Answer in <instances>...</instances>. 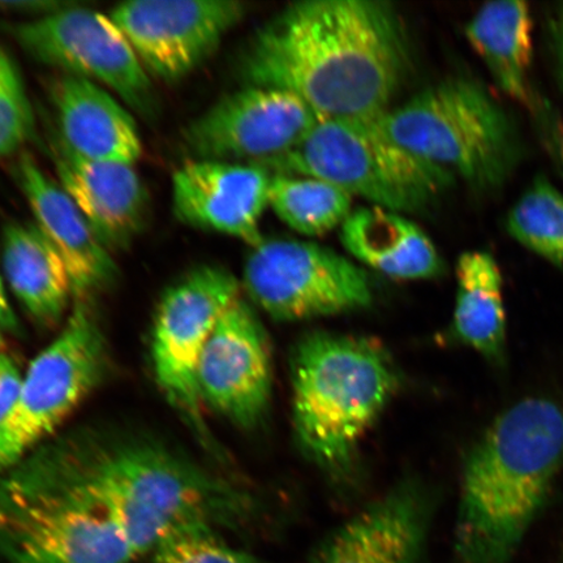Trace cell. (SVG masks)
Segmentation results:
<instances>
[{
  "mask_svg": "<svg viewBox=\"0 0 563 563\" xmlns=\"http://www.w3.org/2000/svg\"><path fill=\"white\" fill-rule=\"evenodd\" d=\"M13 176L30 203L34 223L66 264L74 302H91L117 279L112 253L97 238L65 189L41 170L31 154H21Z\"/></svg>",
  "mask_w": 563,
  "mask_h": 563,
  "instance_id": "16",
  "label": "cell"
},
{
  "mask_svg": "<svg viewBox=\"0 0 563 563\" xmlns=\"http://www.w3.org/2000/svg\"><path fill=\"white\" fill-rule=\"evenodd\" d=\"M398 385L396 365L375 341L323 332L306 335L292 356L294 424L300 445L323 468L349 466Z\"/></svg>",
  "mask_w": 563,
  "mask_h": 563,
  "instance_id": "4",
  "label": "cell"
},
{
  "mask_svg": "<svg viewBox=\"0 0 563 563\" xmlns=\"http://www.w3.org/2000/svg\"><path fill=\"white\" fill-rule=\"evenodd\" d=\"M410 66L396 7L383 0H305L267 21L239 60L246 86L286 90L321 119H375Z\"/></svg>",
  "mask_w": 563,
  "mask_h": 563,
  "instance_id": "2",
  "label": "cell"
},
{
  "mask_svg": "<svg viewBox=\"0 0 563 563\" xmlns=\"http://www.w3.org/2000/svg\"><path fill=\"white\" fill-rule=\"evenodd\" d=\"M245 291L278 321H301L356 311L371 305L367 274L325 246L264 241L252 249L243 274Z\"/></svg>",
  "mask_w": 563,
  "mask_h": 563,
  "instance_id": "9",
  "label": "cell"
},
{
  "mask_svg": "<svg viewBox=\"0 0 563 563\" xmlns=\"http://www.w3.org/2000/svg\"><path fill=\"white\" fill-rule=\"evenodd\" d=\"M76 5L80 4L76 2H58V0H21V2H0V10L44 19Z\"/></svg>",
  "mask_w": 563,
  "mask_h": 563,
  "instance_id": "31",
  "label": "cell"
},
{
  "mask_svg": "<svg viewBox=\"0 0 563 563\" xmlns=\"http://www.w3.org/2000/svg\"><path fill=\"white\" fill-rule=\"evenodd\" d=\"M0 477L100 514L136 559L153 552L176 527H213L244 510L239 493L178 450L112 429L84 428L46 442Z\"/></svg>",
  "mask_w": 563,
  "mask_h": 563,
  "instance_id": "1",
  "label": "cell"
},
{
  "mask_svg": "<svg viewBox=\"0 0 563 563\" xmlns=\"http://www.w3.org/2000/svg\"><path fill=\"white\" fill-rule=\"evenodd\" d=\"M23 377L15 361L7 354H0V426L18 402Z\"/></svg>",
  "mask_w": 563,
  "mask_h": 563,
  "instance_id": "29",
  "label": "cell"
},
{
  "mask_svg": "<svg viewBox=\"0 0 563 563\" xmlns=\"http://www.w3.org/2000/svg\"><path fill=\"white\" fill-rule=\"evenodd\" d=\"M453 334L495 367L508 361L501 269L487 252L462 253L456 263Z\"/></svg>",
  "mask_w": 563,
  "mask_h": 563,
  "instance_id": "23",
  "label": "cell"
},
{
  "mask_svg": "<svg viewBox=\"0 0 563 563\" xmlns=\"http://www.w3.org/2000/svg\"><path fill=\"white\" fill-rule=\"evenodd\" d=\"M48 146L60 187L97 238L111 253L126 249L143 231L150 209L135 165L80 158L67 150L55 131Z\"/></svg>",
  "mask_w": 563,
  "mask_h": 563,
  "instance_id": "17",
  "label": "cell"
},
{
  "mask_svg": "<svg viewBox=\"0 0 563 563\" xmlns=\"http://www.w3.org/2000/svg\"><path fill=\"white\" fill-rule=\"evenodd\" d=\"M152 553L153 563H262L223 543L213 527L203 523L174 528Z\"/></svg>",
  "mask_w": 563,
  "mask_h": 563,
  "instance_id": "26",
  "label": "cell"
},
{
  "mask_svg": "<svg viewBox=\"0 0 563 563\" xmlns=\"http://www.w3.org/2000/svg\"><path fill=\"white\" fill-rule=\"evenodd\" d=\"M269 207L288 228L316 238L342 228L352 213V196L325 180L276 174Z\"/></svg>",
  "mask_w": 563,
  "mask_h": 563,
  "instance_id": "24",
  "label": "cell"
},
{
  "mask_svg": "<svg viewBox=\"0 0 563 563\" xmlns=\"http://www.w3.org/2000/svg\"><path fill=\"white\" fill-rule=\"evenodd\" d=\"M0 269H2V260H0ZM18 333L19 321L15 312L10 306L3 285L2 272H0V333Z\"/></svg>",
  "mask_w": 563,
  "mask_h": 563,
  "instance_id": "32",
  "label": "cell"
},
{
  "mask_svg": "<svg viewBox=\"0 0 563 563\" xmlns=\"http://www.w3.org/2000/svg\"><path fill=\"white\" fill-rule=\"evenodd\" d=\"M10 33L35 60L101 84L141 117L157 115L151 75L110 16L76 5L12 25Z\"/></svg>",
  "mask_w": 563,
  "mask_h": 563,
  "instance_id": "10",
  "label": "cell"
},
{
  "mask_svg": "<svg viewBox=\"0 0 563 563\" xmlns=\"http://www.w3.org/2000/svg\"><path fill=\"white\" fill-rule=\"evenodd\" d=\"M0 554L10 563H130L135 554L100 514L0 477Z\"/></svg>",
  "mask_w": 563,
  "mask_h": 563,
  "instance_id": "11",
  "label": "cell"
},
{
  "mask_svg": "<svg viewBox=\"0 0 563 563\" xmlns=\"http://www.w3.org/2000/svg\"><path fill=\"white\" fill-rule=\"evenodd\" d=\"M429 516L418 485H398L344 523L313 563H420Z\"/></svg>",
  "mask_w": 563,
  "mask_h": 563,
  "instance_id": "18",
  "label": "cell"
},
{
  "mask_svg": "<svg viewBox=\"0 0 563 563\" xmlns=\"http://www.w3.org/2000/svg\"><path fill=\"white\" fill-rule=\"evenodd\" d=\"M3 342V336H2V333H0V344H2Z\"/></svg>",
  "mask_w": 563,
  "mask_h": 563,
  "instance_id": "33",
  "label": "cell"
},
{
  "mask_svg": "<svg viewBox=\"0 0 563 563\" xmlns=\"http://www.w3.org/2000/svg\"><path fill=\"white\" fill-rule=\"evenodd\" d=\"M271 180L269 172L256 165L189 159L173 175L174 214L187 227L255 249L264 242L260 221L269 207Z\"/></svg>",
  "mask_w": 563,
  "mask_h": 563,
  "instance_id": "15",
  "label": "cell"
},
{
  "mask_svg": "<svg viewBox=\"0 0 563 563\" xmlns=\"http://www.w3.org/2000/svg\"><path fill=\"white\" fill-rule=\"evenodd\" d=\"M514 241L563 269V195L547 176L534 178L505 220Z\"/></svg>",
  "mask_w": 563,
  "mask_h": 563,
  "instance_id": "25",
  "label": "cell"
},
{
  "mask_svg": "<svg viewBox=\"0 0 563 563\" xmlns=\"http://www.w3.org/2000/svg\"><path fill=\"white\" fill-rule=\"evenodd\" d=\"M341 242L358 262L394 279H431L443 269L431 238L396 211L377 207L352 211L342 224Z\"/></svg>",
  "mask_w": 563,
  "mask_h": 563,
  "instance_id": "20",
  "label": "cell"
},
{
  "mask_svg": "<svg viewBox=\"0 0 563 563\" xmlns=\"http://www.w3.org/2000/svg\"><path fill=\"white\" fill-rule=\"evenodd\" d=\"M202 404L235 424H258L269 407L272 363L262 322L241 298L223 313L197 371Z\"/></svg>",
  "mask_w": 563,
  "mask_h": 563,
  "instance_id": "14",
  "label": "cell"
},
{
  "mask_svg": "<svg viewBox=\"0 0 563 563\" xmlns=\"http://www.w3.org/2000/svg\"><path fill=\"white\" fill-rule=\"evenodd\" d=\"M385 135L471 188H501L525 154L518 126L482 82L455 75L376 118Z\"/></svg>",
  "mask_w": 563,
  "mask_h": 563,
  "instance_id": "5",
  "label": "cell"
},
{
  "mask_svg": "<svg viewBox=\"0 0 563 563\" xmlns=\"http://www.w3.org/2000/svg\"><path fill=\"white\" fill-rule=\"evenodd\" d=\"M106 369L101 323L90 302H75L59 335L26 371L18 402L0 426V476L52 438L101 384Z\"/></svg>",
  "mask_w": 563,
  "mask_h": 563,
  "instance_id": "7",
  "label": "cell"
},
{
  "mask_svg": "<svg viewBox=\"0 0 563 563\" xmlns=\"http://www.w3.org/2000/svg\"><path fill=\"white\" fill-rule=\"evenodd\" d=\"M245 12L238 0H133L109 16L146 73L174 82L206 62Z\"/></svg>",
  "mask_w": 563,
  "mask_h": 563,
  "instance_id": "13",
  "label": "cell"
},
{
  "mask_svg": "<svg viewBox=\"0 0 563 563\" xmlns=\"http://www.w3.org/2000/svg\"><path fill=\"white\" fill-rule=\"evenodd\" d=\"M533 21L530 5L517 0L485 3L466 26L470 45L499 89L532 111L539 95L531 84Z\"/></svg>",
  "mask_w": 563,
  "mask_h": 563,
  "instance_id": "22",
  "label": "cell"
},
{
  "mask_svg": "<svg viewBox=\"0 0 563 563\" xmlns=\"http://www.w3.org/2000/svg\"><path fill=\"white\" fill-rule=\"evenodd\" d=\"M2 269L13 295L35 321L59 322L74 300L66 264L34 222L5 224Z\"/></svg>",
  "mask_w": 563,
  "mask_h": 563,
  "instance_id": "21",
  "label": "cell"
},
{
  "mask_svg": "<svg viewBox=\"0 0 563 563\" xmlns=\"http://www.w3.org/2000/svg\"><path fill=\"white\" fill-rule=\"evenodd\" d=\"M55 133L84 159L135 165L143 143L135 119L98 84L65 75L53 82Z\"/></svg>",
  "mask_w": 563,
  "mask_h": 563,
  "instance_id": "19",
  "label": "cell"
},
{
  "mask_svg": "<svg viewBox=\"0 0 563 563\" xmlns=\"http://www.w3.org/2000/svg\"><path fill=\"white\" fill-rule=\"evenodd\" d=\"M545 37L552 56L555 80L563 96V2L554 4L548 12Z\"/></svg>",
  "mask_w": 563,
  "mask_h": 563,
  "instance_id": "30",
  "label": "cell"
},
{
  "mask_svg": "<svg viewBox=\"0 0 563 563\" xmlns=\"http://www.w3.org/2000/svg\"><path fill=\"white\" fill-rule=\"evenodd\" d=\"M34 133L30 100L19 70L0 48V158L20 151Z\"/></svg>",
  "mask_w": 563,
  "mask_h": 563,
  "instance_id": "27",
  "label": "cell"
},
{
  "mask_svg": "<svg viewBox=\"0 0 563 563\" xmlns=\"http://www.w3.org/2000/svg\"><path fill=\"white\" fill-rule=\"evenodd\" d=\"M541 144L563 176V121L559 112L544 98L539 97L531 111Z\"/></svg>",
  "mask_w": 563,
  "mask_h": 563,
  "instance_id": "28",
  "label": "cell"
},
{
  "mask_svg": "<svg viewBox=\"0 0 563 563\" xmlns=\"http://www.w3.org/2000/svg\"><path fill=\"white\" fill-rule=\"evenodd\" d=\"M563 464V408L526 398L482 435L463 467L455 563H510Z\"/></svg>",
  "mask_w": 563,
  "mask_h": 563,
  "instance_id": "3",
  "label": "cell"
},
{
  "mask_svg": "<svg viewBox=\"0 0 563 563\" xmlns=\"http://www.w3.org/2000/svg\"><path fill=\"white\" fill-rule=\"evenodd\" d=\"M265 170L332 183L373 207L419 213L455 178L387 137L375 119H321L305 140Z\"/></svg>",
  "mask_w": 563,
  "mask_h": 563,
  "instance_id": "6",
  "label": "cell"
},
{
  "mask_svg": "<svg viewBox=\"0 0 563 563\" xmlns=\"http://www.w3.org/2000/svg\"><path fill=\"white\" fill-rule=\"evenodd\" d=\"M241 299V284L218 265L197 266L162 297L154 322V375L164 396L194 431L209 441L197 371L218 321Z\"/></svg>",
  "mask_w": 563,
  "mask_h": 563,
  "instance_id": "8",
  "label": "cell"
},
{
  "mask_svg": "<svg viewBox=\"0 0 563 563\" xmlns=\"http://www.w3.org/2000/svg\"><path fill=\"white\" fill-rule=\"evenodd\" d=\"M320 121L286 90L245 86L196 118L185 141L195 159L264 168L292 152Z\"/></svg>",
  "mask_w": 563,
  "mask_h": 563,
  "instance_id": "12",
  "label": "cell"
}]
</instances>
